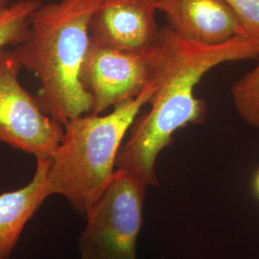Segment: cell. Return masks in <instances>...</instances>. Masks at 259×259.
<instances>
[{
  "label": "cell",
  "instance_id": "cell-9",
  "mask_svg": "<svg viewBox=\"0 0 259 259\" xmlns=\"http://www.w3.org/2000/svg\"><path fill=\"white\" fill-rule=\"evenodd\" d=\"M50 157H37L35 174L28 185L0 194V259H9L28 222L50 196Z\"/></svg>",
  "mask_w": 259,
  "mask_h": 259
},
{
  "label": "cell",
  "instance_id": "cell-11",
  "mask_svg": "<svg viewBox=\"0 0 259 259\" xmlns=\"http://www.w3.org/2000/svg\"><path fill=\"white\" fill-rule=\"evenodd\" d=\"M258 63L232 85V100L241 118L250 127L259 128Z\"/></svg>",
  "mask_w": 259,
  "mask_h": 259
},
{
  "label": "cell",
  "instance_id": "cell-8",
  "mask_svg": "<svg viewBox=\"0 0 259 259\" xmlns=\"http://www.w3.org/2000/svg\"><path fill=\"white\" fill-rule=\"evenodd\" d=\"M168 27L188 42L219 46L243 36L240 22L223 0H157Z\"/></svg>",
  "mask_w": 259,
  "mask_h": 259
},
{
  "label": "cell",
  "instance_id": "cell-12",
  "mask_svg": "<svg viewBox=\"0 0 259 259\" xmlns=\"http://www.w3.org/2000/svg\"><path fill=\"white\" fill-rule=\"evenodd\" d=\"M240 22L243 36L259 40V0H223Z\"/></svg>",
  "mask_w": 259,
  "mask_h": 259
},
{
  "label": "cell",
  "instance_id": "cell-4",
  "mask_svg": "<svg viewBox=\"0 0 259 259\" xmlns=\"http://www.w3.org/2000/svg\"><path fill=\"white\" fill-rule=\"evenodd\" d=\"M147 186L115 170L110 185L85 216L79 237L81 259H138Z\"/></svg>",
  "mask_w": 259,
  "mask_h": 259
},
{
  "label": "cell",
  "instance_id": "cell-13",
  "mask_svg": "<svg viewBox=\"0 0 259 259\" xmlns=\"http://www.w3.org/2000/svg\"><path fill=\"white\" fill-rule=\"evenodd\" d=\"M253 189H254V192L255 194L259 198V170L257 171V173L255 174L254 176V180H253Z\"/></svg>",
  "mask_w": 259,
  "mask_h": 259
},
{
  "label": "cell",
  "instance_id": "cell-1",
  "mask_svg": "<svg viewBox=\"0 0 259 259\" xmlns=\"http://www.w3.org/2000/svg\"><path fill=\"white\" fill-rule=\"evenodd\" d=\"M155 90L150 111L135 119L115 162L119 170L147 187L158 186L156 161L173 143L177 131L203 124L206 103L195 96V87L209 70L227 62L258 59L259 40L237 36L219 46H200L159 29L154 45Z\"/></svg>",
  "mask_w": 259,
  "mask_h": 259
},
{
  "label": "cell",
  "instance_id": "cell-5",
  "mask_svg": "<svg viewBox=\"0 0 259 259\" xmlns=\"http://www.w3.org/2000/svg\"><path fill=\"white\" fill-rule=\"evenodd\" d=\"M21 65L12 50L0 48V143L37 157H51L64 125L42 111L19 81Z\"/></svg>",
  "mask_w": 259,
  "mask_h": 259
},
{
  "label": "cell",
  "instance_id": "cell-6",
  "mask_svg": "<svg viewBox=\"0 0 259 259\" xmlns=\"http://www.w3.org/2000/svg\"><path fill=\"white\" fill-rule=\"evenodd\" d=\"M154 45L145 51L125 52L91 38L79 76L83 91L92 97L91 113L102 114L148 88L154 74Z\"/></svg>",
  "mask_w": 259,
  "mask_h": 259
},
{
  "label": "cell",
  "instance_id": "cell-7",
  "mask_svg": "<svg viewBox=\"0 0 259 259\" xmlns=\"http://www.w3.org/2000/svg\"><path fill=\"white\" fill-rule=\"evenodd\" d=\"M157 11V0H98L90 24L91 38L120 51H145L158 36Z\"/></svg>",
  "mask_w": 259,
  "mask_h": 259
},
{
  "label": "cell",
  "instance_id": "cell-14",
  "mask_svg": "<svg viewBox=\"0 0 259 259\" xmlns=\"http://www.w3.org/2000/svg\"><path fill=\"white\" fill-rule=\"evenodd\" d=\"M11 1L12 0H0V10L7 7L8 5L11 4Z\"/></svg>",
  "mask_w": 259,
  "mask_h": 259
},
{
  "label": "cell",
  "instance_id": "cell-3",
  "mask_svg": "<svg viewBox=\"0 0 259 259\" xmlns=\"http://www.w3.org/2000/svg\"><path fill=\"white\" fill-rule=\"evenodd\" d=\"M154 90L152 81L138 97L121 103L107 114L87 113L65 123L63 138L50 157V196L65 197L85 218L110 185L121 145Z\"/></svg>",
  "mask_w": 259,
  "mask_h": 259
},
{
  "label": "cell",
  "instance_id": "cell-10",
  "mask_svg": "<svg viewBox=\"0 0 259 259\" xmlns=\"http://www.w3.org/2000/svg\"><path fill=\"white\" fill-rule=\"evenodd\" d=\"M39 0H19L0 10V48L16 47L26 36L30 19Z\"/></svg>",
  "mask_w": 259,
  "mask_h": 259
},
{
  "label": "cell",
  "instance_id": "cell-2",
  "mask_svg": "<svg viewBox=\"0 0 259 259\" xmlns=\"http://www.w3.org/2000/svg\"><path fill=\"white\" fill-rule=\"evenodd\" d=\"M98 0L41 3L31 16L24 39L12 50L21 67L38 79L36 97L42 111L63 125L92 111V97L79 76Z\"/></svg>",
  "mask_w": 259,
  "mask_h": 259
}]
</instances>
